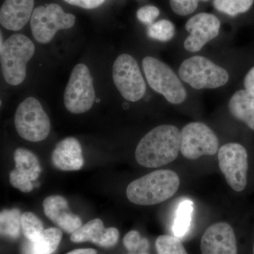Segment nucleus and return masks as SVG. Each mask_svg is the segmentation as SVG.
I'll use <instances>...</instances> for the list:
<instances>
[{"label":"nucleus","instance_id":"1","mask_svg":"<svg viewBox=\"0 0 254 254\" xmlns=\"http://www.w3.org/2000/svg\"><path fill=\"white\" fill-rule=\"evenodd\" d=\"M181 132L173 125L155 127L137 145V163L147 168H158L176 160L180 150Z\"/></svg>","mask_w":254,"mask_h":254},{"label":"nucleus","instance_id":"2","mask_svg":"<svg viewBox=\"0 0 254 254\" xmlns=\"http://www.w3.org/2000/svg\"><path fill=\"white\" fill-rule=\"evenodd\" d=\"M180 185V177L173 170H155L131 182L127 188V197L134 204L156 205L173 197Z\"/></svg>","mask_w":254,"mask_h":254},{"label":"nucleus","instance_id":"3","mask_svg":"<svg viewBox=\"0 0 254 254\" xmlns=\"http://www.w3.org/2000/svg\"><path fill=\"white\" fill-rule=\"evenodd\" d=\"M1 66L6 83L11 86L21 84L26 76V65L35 53V46L27 36L14 34L1 48Z\"/></svg>","mask_w":254,"mask_h":254},{"label":"nucleus","instance_id":"4","mask_svg":"<svg viewBox=\"0 0 254 254\" xmlns=\"http://www.w3.org/2000/svg\"><path fill=\"white\" fill-rule=\"evenodd\" d=\"M147 81L152 89L163 95L169 103L180 104L187 98V92L180 78L166 64L153 57L143 60Z\"/></svg>","mask_w":254,"mask_h":254},{"label":"nucleus","instance_id":"5","mask_svg":"<svg viewBox=\"0 0 254 254\" xmlns=\"http://www.w3.org/2000/svg\"><path fill=\"white\" fill-rule=\"evenodd\" d=\"M179 75L184 81L195 89H212L226 84L229 74L204 57L189 58L180 65Z\"/></svg>","mask_w":254,"mask_h":254},{"label":"nucleus","instance_id":"6","mask_svg":"<svg viewBox=\"0 0 254 254\" xmlns=\"http://www.w3.org/2000/svg\"><path fill=\"white\" fill-rule=\"evenodd\" d=\"M18 135L26 141L40 142L46 139L50 131V121L41 103L29 97L20 103L14 117Z\"/></svg>","mask_w":254,"mask_h":254},{"label":"nucleus","instance_id":"7","mask_svg":"<svg viewBox=\"0 0 254 254\" xmlns=\"http://www.w3.org/2000/svg\"><path fill=\"white\" fill-rule=\"evenodd\" d=\"M76 17L64 11L57 4L39 6L33 10L31 18L32 34L38 43H50L60 30L73 27Z\"/></svg>","mask_w":254,"mask_h":254},{"label":"nucleus","instance_id":"8","mask_svg":"<svg viewBox=\"0 0 254 254\" xmlns=\"http://www.w3.org/2000/svg\"><path fill=\"white\" fill-rule=\"evenodd\" d=\"M95 100L93 78L89 69L83 64H78L73 68L65 88V108L71 113H84L91 109Z\"/></svg>","mask_w":254,"mask_h":254},{"label":"nucleus","instance_id":"9","mask_svg":"<svg viewBox=\"0 0 254 254\" xmlns=\"http://www.w3.org/2000/svg\"><path fill=\"white\" fill-rule=\"evenodd\" d=\"M115 86L128 101L136 102L145 95L146 86L136 60L127 54L120 55L113 68Z\"/></svg>","mask_w":254,"mask_h":254},{"label":"nucleus","instance_id":"10","mask_svg":"<svg viewBox=\"0 0 254 254\" xmlns=\"http://www.w3.org/2000/svg\"><path fill=\"white\" fill-rule=\"evenodd\" d=\"M218 137L205 124L190 123L182 128L180 152L189 160H196L203 155H213L218 152Z\"/></svg>","mask_w":254,"mask_h":254},{"label":"nucleus","instance_id":"11","mask_svg":"<svg viewBox=\"0 0 254 254\" xmlns=\"http://www.w3.org/2000/svg\"><path fill=\"white\" fill-rule=\"evenodd\" d=\"M219 167L229 186L235 191L245 190L247 185L248 154L243 145L229 143L218 152Z\"/></svg>","mask_w":254,"mask_h":254},{"label":"nucleus","instance_id":"12","mask_svg":"<svg viewBox=\"0 0 254 254\" xmlns=\"http://www.w3.org/2000/svg\"><path fill=\"white\" fill-rule=\"evenodd\" d=\"M220 22L215 15L200 13L187 21L186 30L190 33L184 43L185 49L191 53L198 52L218 36Z\"/></svg>","mask_w":254,"mask_h":254},{"label":"nucleus","instance_id":"13","mask_svg":"<svg viewBox=\"0 0 254 254\" xmlns=\"http://www.w3.org/2000/svg\"><path fill=\"white\" fill-rule=\"evenodd\" d=\"M15 169L9 174L10 184L25 193L33 189L32 182L36 181L41 173V165L34 153L19 148L14 153Z\"/></svg>","mask_w":254,"mask_h":254},{"label":"nucleus","instance_id":"14","mask_svg":"<svg viewBox=\"0 0 254 254\" xmlns=\"http://www.w3.org/2000/svg\"><path fill=\"white\" fill-rule=\"evenodd\" d=\"M202 254H237L236 237L227 222L210 225L200 240Z\"/></svg>","mask_w":254,"mask_h":254},{"label":"nucleus","instance_id":"15","mask_svg":"<svg viewBox=\"0 0 254 254\" xmlns=\"http://www.w3.org/2000/svg\"><path fill=\"white\" fill-rule=\"evenodd\" d=\"M120 232L115 227H104L100 219H94L82 225L71 234L70 240L74 243L90 242L99 247L110 248L116 245Z\"/></svg>","mask_w":254,"mask_h":254},{"label":"nucleus","instance_id":"16","mask_svg":"<svg viewBox=\"0 0 254 254\" xmlns=\"http://www.w3.org/2000/svg\"><path fill=\"white\" fill-rule=\"evenodd\" d=\"M47 217L67 234H73L82 226L79 217L70 211L67 200L61 195L47 197L43 203Z\"/></svg>","mask_w":254,"mask_h":254},{"label":"nucleus","instance_id":"17","mask_svg":"<svg viewBox=\"0 0 254 254\" xmlns=\"http://www.w3.org/2000/svg\"><path fill=\"white\" fill-rule=\"evenodd\" d=\"M52 163L62 171H76L83 167V157L79 141L67 137L57 144L52 155Z\"/></svg>","mask_w":254,"mask_h":254},{"label":"nucleus","instance_id":"18","mask_svg":"<svg viewBox=\"0 0 254 254\" xmlns=\"http://www.w3.org/2000/svg\"><path fill=\"white\" fill-rule=\"evenodd\" d=\"M34 0H5L0 10V23L10 31L22 29L31 18Z\"/></svg>","mask_w":254,"mask_h":254},{"label":"nucleus","instance_id":"19","mask_svg":"<svg viewBox=\"0 0 254 254\" xmlns=\"http://www.w3.org/2000/svg\"><path fill=\"white\" fill-rule=\"evenodd\" d=\"M229 110L234 118L243 122L254 131V94L247 90L237 91L229 102Z\"/></svg>","mask_w":254,"mask_h":254},{"label":"nucleus","instance_id":"20","mask_svg":"<svg viewBox=\"0 0 254 254\" xmlns=\"http://www.w3.org/2000/svg\"><path fill=\"white\" fill-rule=\"evenodd\" d=\"M63 238V232L56 227L45 230L35 242L27 240L23 246L22 254H53Z\"/></svg>","mask_w":254,"mask_h":254},{"label":"nucleus","instance_id":"21","mask_svg":"<svg viewBox=\"0 0 254 254\" xmlns=\"http://www.w3.org/2000/svg\"><path fill=\"white\" fill-rule=\"evenodd\" d=\"M21 212L18 209L4 210L1 212V235L9 239L18 238L20 234Z\"/></svg>","mask_w":254,"mask_h":254},{"label":"nucleus","instance_id":"22","mask_svg":"<svg viewBox=\"0 0 254 254\" xmlns=\"http://www.w3.org/2000/svg\"><path fill=\"white\" fill-rule=\"evenodd\" d=\"M193 203L190 200H185L180 203L177 210L176 217L173 225V233L176 237H182L190 230Z\"/></svg>","mask_w":254,"mask_h":254},{"label":"nucleus","instance_id":"23","mask_svg":"<svg viewBox=\"0 0 254 254\" xmlns=\"http://www.w3.org/2000/svg\"><path fill=\"white\" fill-rule=\"evenodd\" d=\"M21 225L23 235L27 240L31 242L38 240L45 230L43 222L40 218L31 212L21 214Z\"/></svg>","mask_w":254,"mask_h":254},{"label":"nucleus","instance_id":"24","mask_svg":"<svg viewBox=\"0 0 254 254\" xmlns=\"http://www.w3.org/2000/svg\"><path fill=\"white\" fill-rule=\"evenodd\" d=\"M254 0H213V6L220 12L235 16L247 12Z\"/></svg>","mask_w":254,"mask_h":254},{"label":"nucleus","instance_id":"25","mask_svg":"<svg viewBox=\"0 0 254 254\" xmlns=\"http://www.w3.org/2000/svg\"><path fill=\"white\" fill-rule=\"evenodd\" d=\"M175 26L171 21L163 19L152 23L148 28V36L156 41L167 42L175 36Z\"/></svg>","mask_w":254,"mask_h":254},{"label":"nucleus","instance_id":"26","mask_svg":"<svg viewBox=\"0 0 254 254\" xmlns=\"http://www.w3.org/2000/svg\"><path fill=\"white\" fill-rule=\"evenodd\" d=\"M158 254H187L181 241L176 237L161 235L155 241Z\"/></svg>","mask_w":254,"mask_h":254},{"label":"nucleus","instance_id":"27","mask_svg":"<svg viewBox=\"0 0 254 254\" xmlns=\"http://www.w3.org/2000/svg\"><path fill=\"white\" fill-rule=\"evenodd\" d=\"M123 243L130 253L145 252L148 248V242L146 239H141V235L136 230H132L124 237Z\"/></svg>","mask_w":254,"mask_h":254},{"label":"nucleus","instance_id":"28","mask_svg":"<svg viewBox=\"0 0 254 254\" xmlns=\"http://www.w3.org/2000/svg\"><path fill=\"white\" fill-rule=\"evenodd\" d=\"M208 0H170V6L174 12L181 16H187L196 9L199 1Z\"/></svg>","mask_w":254,"mask_h":254},{"label":"nucleus","instance_id":"29","mask_svg":"<svg viewBox=\"0 0 254 254\" xmlns=\"http://www.w3.org/2000/svg\"><path fill=\"white\" fill-rule=\"evenodd\" d=\"M160 14V10L156 6L148 5L143 6L137 11L136 16L141 22L145 24H152Z\"/></svg>","mask_w":254,"mask_h":254},{"label":"nucleus","instance_id":"30","mask_svg":"<svg viewBox=\"0 0 254 254\" xmlns=\"http://www.w3.org/2000/svg\"><path fill=\"white\" fill-rule=\"evenodd\" d=\"M68 4L79 6L83 9H94L100 6L105 0H64Z\"/></svg>","mask_w":254,"mask_h":254},{"label":"nucleus","instance_id":"31","mask_svg":"<svg viewBox=\"0 0 254 254\" xmlns=\"http://www.w3.org/2000/svg\"><path fill=\"white\" fill-rule=\"evenodd\" d=\"M245 89L254 94V67L246 75L245 81Z\"/></svg>","mask_w":254,"mask_h":254},{"label":"nucleus","instance_id":"32","mask_svg":"<svg viewBox=\"0 0 254 254\" xmlns=\"http://www.w3.org/2000/svg\"><path fill=\"white\" fill-rule=\"evenodd\" d=\"M66 254H97V251L93 249H78L71 251Z\"/></svg>","mask_w":254,"mask_h":254},{"label":"nucleus","instance_id":"33","mask_svg":"<svg viewBox=\"0 0 254 254\" xmlns=\"http://www.w3.org/2000/svg\"><path fill=\"white\" fill-rule=\"evenodd\" d=\"M128 254H148L146 253V252H140V253L136 254V253H128Z\"/></svg>","mask_w":254,"mask_h":254},{"label":"nucleus","instance_id":"34","mask_svg":"<svg viewBox=\"0 0 254 254\" xmlns=\"http://www.w3.org/2000/svg\"><path fill=\"white\" fill-rule=\"evenodd\" d=\"M253 254H254V247H253Z\"/></svg>","mask_w":254,"mask_h":254}]
</instances>
